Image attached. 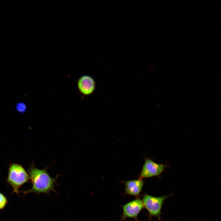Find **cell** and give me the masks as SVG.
<instances>
[{
	"instance_id": "9c48e42d",
	"label": "cell",
	"mask_w": 221,
	"mask_h": 221,
	"mask_svg": "<svg viewBox=\"0 0 221 221\" xmlns=\"http://www.w3.org/2000/svg\"><path fill=\"white\" fill-rule=\"evenodd\" d=\"M7 203V200L5 196L0 193V210L4 207Z\"/></svg>"
},
{
	"instance_id": "7a4b0ae2",
	"label": "cell",
	"mask_w": 221,
	"mask_h": 221,
	"mask_svg": "<svg viewBox=\"0 0 221 221\" xmlns=\"http://www.w3.org/2000/svg\"><path fill=\"white\" fill-rule=\"evenodd\" d=\"M173 195H169L161 196H155L145 193L142 195V200L144 208L148 212V218L150 220L153 217H156L158 220L161 219V215L163 205L165 201Z\"/></svg>"
},
{
	"instance_id": "6da1fadb",
	"label": "cell",
	"mask_w": 221,
	"mask_h": 221,
	"mask_svg": "<svg viewBox=\"0 0 221 221\" xmlns=\"http://www.w3.org/2000/svg\"><path fill=\"white\" fill-rule=\"evenodd\" d=\"M48 167L47 166L39 169L32 163L28 170L32 186L29 190L24 192V194L32 192L49 194L52 191H55L54 187L58 175L55 178L52 177L48 173Z\"/></svg>"
},
{
	"instance_id": "277c9868",
	"label": "cell",
	"mask_w": 221,
	"mask_h": 221,
	"mask_svg": "<svg viewBox=\"0 0 221 221\" xmlns=\"http://www.w3.org/2000/svg\"><path fill=\"white\" fill-rule=\"evenodd\" d=\"M167 167L165 164H158L150 158L145 157L138 178L143 179L159 176Z\"/></svg>"
},
{
	"instance_id": "5b68a950",
	"label": "cell",
	"mask_w": 221,
	"mask_h": 221,
	"mask_svg": "<svg viewBox=\"0 0 221 221\" xmlns=\"http://www.w3.org/2000/svg\"><path fill=\"white\" fill-rule=\"evenodd\" d=\"M122 214L120 221L126 220L128 218L134 219L135 221H139L138 216L144 208L142 200L140 197L135 198L131 201L121 206Z\"/></svg>"
},
{
	"instance_id": "8992f818",
	"label": "cell",
	"mask_w": 221,
	"mask_h": 221,
	"mask_svg": "<svg viewBox=\"0 0 221 221\" xmlns=\"http://www.w3.org/2000/svg\"><path fill=\"white\" fill-rule=\"evenodd\" d=\"M125 185V194L133 196L135 198L140 197V194L143 187L144 181L139 178L121 182Z\"/></svg>"
},
{
	"instance_id": "52a82bcc",
	"label": "cell",
	"mask_w": 221,
	"mask_h": 221,
	"mask_svg": "<svg viewBox=\"0 0 221 221\" xmlns=\"http://www.w3.org/2000/svg\"><path fill=\"white\" fill-rule=\"evenodd\" d=\"M77 86L79 90L81 93L87 95L93 92L95 88V83L91 76L83 75L79 79Z\"/></svg>"
},
{
	"instance_id": "3957f363",
	"label": "cell",
	"mask_w": 221,
	"mask_h": 221,
	"mask_svg": "<svg viewBox=\"0 0 221 221\" xmlns=\"http://www.w3.org/2000/svg\"><path fill=\"white\" fill-rule=\"evenodd\" d=\"M30 179L29 174L21 165L12 163L10 166L7 181L18 194L19 188Z\"/></svg>"
},
{
	"instance_id": "ba28073f",
	"label": "cell",
	"mask_w": 221,
	"mask_h": 221,
	"mask_svg": "<svg viewBox=\"0 0 221 221\" xmlns=\"http://www.w3.org/2000/svg\"><path fill=\"white\" fill-rule=\"evenodd\" d=\"M15 107L17 111L20 113H24L27 110L26 105L24 103L22 102L17 103L16 104Z\"/></svg>"
}]
</instances>
